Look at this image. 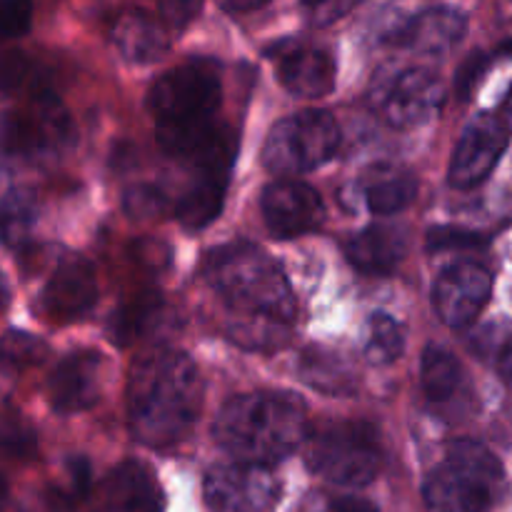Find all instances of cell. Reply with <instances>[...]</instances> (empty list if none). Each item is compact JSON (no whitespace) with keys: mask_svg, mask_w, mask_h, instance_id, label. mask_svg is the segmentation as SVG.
Here are the masks:
<instances>
[{"mask_svg":"<svg viewBox=\"0 0 512 512\" xmlns=\"http://www.w3.org/2000/svg\"><path fill=\"white\" fill-rule=\"evenodd\" d=\"M465 28H468V18L460 10L438 5V8L423 10L408 23L400 25L390 35V43L415 50L420 55H445L460 43Z\"/></svg>","mask_w":512,"mask_h":512,"instance_id":"cell-16","label":"cell"},{"mask_svg":"<svg viewBox=\"0 0 512 512\" xmlns=\"http://www.w3.org/2000/svg\"><path fill=\"white\" fill-rule=\"evenodd\" d=\"M130 430L148 448L180 443L198 423L203 380L193 360L178 350H158L140 360L128 388Z\"/></svg>","mask_w":512,"mask_h":512,"instance_id":"cell-2","label":"cell"},{"mask_svg":"<svg viewBox=\"0 0 512 512\" xmlns=\"http://www.w3.org/2000/svg\"><path fill=\"white\" fill-rule=\"evenodd\" d=\"M213 435L220 448L240 463H275L305 438V410L290 395H238L220 408Z\"/></svg>","mask_w":512,"mask_h":512,"instance_id":"cell-3","label":"cell"},{"mask_svg":"<svg viewBox=\"0 0 512 512\" xmlns=\"http://www.w3.org/2000/svg\"><path fill=\"white\" fill-rule=\"evenodd\" d=\"M503 118H505V125H508V128L512 130V90H510L508 98H505V105H503Z\"/></svg>","mask_w":512,"mask_h":512,"instance_id":"cell-41","label":"cell"},{"mask_svg":"<svg viewBox=\"0 0 512 512\" xmlns=\"http://www.w3.org/2000/svg\"><path fill=\"white\" fill-rule=\"evenodd\" d=\"M8 300H10V288H8V280H5V275L0 273V310H3L5 305H8Z\"/></svg>","mask_w":512,"mask_h":512,"instance_id":"cell-40","label":"cell"},{"mask_svg":"<svg viewBox=\"0 0 512 512\" xmlns=\"http://www.w3.org/2000/svg\"><path fill=\"white\" fill-rule=\"evenodd\" d=\"M363 193L365 203L375 215H395L415 200L418 180L400 165L380 163L363 178Z\"/></svg>","mask_w":512,"mask_h":512,"instance_id":"cell-19","label":"cell"},{"mask_svg":"<svg viewBox=\"0 0 512 512\" xmlns=\"http://www.w3.org/2000/svg\"><path fill=\"white\" fill-rule=\"evenodd\" d=\"M300 378L320 393L348 395L355 390V375L348 363L323 348L305 350L300 358Z\"/></svg>","mask_w":512,"mask_h":512,"instance_id":"cell-24","label":"cell"},{"mask_svg":"<svg viewBox=\"0 0 512 512\" xmlns=\"http://www.w3.org/2000/svg\"><path fill=\"white\" fill-rule=\"evenodd\" d=\"M160 13H163L165 23L173 25V28H183L188 25L195 15L200 13L198 3H188V0H173V3L160 5Z\"/></svg>","mask_w":512,"mask_h":512,"instance_id":"cell-35","label":"cell"},{"mask_svg":"<svg viewBox=\"0 0 512 512\" xmlns=\"http://www.w3.org/2000/svg\"><path fill=\"white\" fill-rule=\"evenodd\" d=\"M503 50H508V53H512V40H510V43L503 45Z\"/></svg>","mask_w":512,"mask_h":512,"instance_id":"cell-43","label":"cell"},{"mask_svg":"<svg viewBox=\"0 0 512 512\" xmlns=\"http://www.w3.org/2000/svg\"><path fill=\"white\" fill-rule=\"evenodd\" d=\"M498 370H500V375L505 378V383H508L512 388V338L503 345V350H500Z\"/></svg>","mask_w":512,"mask_h":512,"instance_id":"cell-38","label":"cell"},{"mask_svg":"<svg viewBox=\"0 0 512 512\" xmlns=\"http://www.w3.org/2000/svg\"><path fill=\"white\" fill-rule=\"evenodd\" d=\"M98 298V283L88 260L68 258L55 268L53 278L38 298V313L50 323H70L88 313Z\"/></svg>","mask_w":512,"mask_h":512,"instance_id":"cell-14","label":"cell"},{"mask_svg":"<svg viewBox=\"0 0 512 512\" xmlns=\"http://www.w3.org/2000/svg\"><path fill=\"white\" fill-rule=\"evenodd\" d=\"M5 495H8V488H5V480L3 475H0V512L5 508Z\"/></svg>","mask_w":512,"mask_h":512,"instance_id":"cell-42","label":"cell"},{"mask_svg":"<svg viewBox=\"0 0 512 512\" xmlns=\"http://www.w3.org/2000/svg\"><path fill=\"white\" fill-rule=\"evenodd\" d=\"M30 20H33V5L18 3V0H0V43L28 33Z\"/></svg>","mask_w":512,"mask_h":512,"instance_id":"cell-30","label":"cell"},{"mask_svg":"<svg viewBox=\"0 0 512 512\" xmlns=\"http://www.w3.org/2000/svg\"><path fill=\"white\" fill-rule=\"evenodd\" d=\"M35 453V433L20 418H0V455L10 460H28Z\"/></svg>","mask_w":512,"mask_h":512,"instance_id":"cell-28","label":"cell"},{"mask_svg":"<svg viewBox=\"0 0 512 512\" xmlns=\"http://www.w3.org/2000/svg\"><path fill=\"white\" fill-rule=\"evenodd\" d=\"M93 512H163V493L145 465L125 460L103 480Z\"/></svg>","mask_w":512,"mask_h":512,"instance_id":"cell-15","label":"cell"},{"mask_svg":"<svg viewBox=\"0 0 512 512\" xmlns=\"http://www.w3.org/2000/svg\"><path fill=\"white\" fill-rule=\"evenodd\" d=\"M308 465L335 485H368L383 465L378 435L365 423L328 425L308 443Z\"/></svg>","mask_w":512,"mask_h":512,"instance_id":"cell-6","label":"cell"},{"mask_svg":"<svg viewBox=\"0 0 512 512\" xmlns=\"http://www.w3.org/2000/svg\"><path fill=\"white\" fill-rule=\"evenodd\" d=\"M28 60L20 53L0 55V93H10L25 78Z\"/></svg>","mask_w":512,"mask_h":512,"instance_id":"cell-34","label":"cell"},{"mask_svg":"<svg viewBox=\"0 0 512 512\" xmlns=\"http://www.w3.org/2000/svg\"><path fill=\"white\" fill-rule=\"evenodd\" d=\"M45 355H48V345L30 333L10 330L0 340V360L13 365V368H28V365L43 363Z\"/></svg>","mask_w":512,"mask_h":512,"instance_id":"cell-27","label":"cell"},{"mask_svg":"<svg viewBox=\"0 0 512 512\" xmlns=\"http://www.w3.org/2000/svg\"><path fill=\"white\" fill-rule=\"evenodd\" d=\"M228 175L230 173H200L193 188L178 203V220L185 228L200 230L218 218V213L223 210Z\"/></svg>","mask_w":512,"mask_h":512,"instance_id":"cell-23","label":"cell"},{"mask_svg":"<svg viewBox=\"0 0 512 512\" xmlns=\"http://www.w3.org/2000/svg\"><path fill=\"white\" fill-rule=\"evenodd\" d=\"M173 325V310L158 295H143L120 308L110 320V335L115 343L128 345L135 340L153 338Z\"/></svg>","mask_w":512,"mask_h":512,"instance_id":"cell-20","label":"cell"},{"mask_svg":"<svg viewBox=\"0 0 512 512\" xmlns=\"http://www.w3.org/2000/svg\"><path fill=\"white\" fill-rule=\"evenodd\" d=\"M405 348V328L400 320H395L388 313H375L370 318L368 330V345H365V355L370 363L390 365L400 358Z\"/></svg>","mask_w":512,"mask_h":512,"instance_id":"cell-26","label":"cell"},{"mask_svg":"<svg viewBox=\"0 0 512 512\" xmlns=\"http://www.w3.org/2000/svg\"><path fill=\"white\" fill-rule=\"evenodd\" d=\"M205 278L230 313V338L250 350L288 343L295 295L283 268L263 248L245 240L220 245L205 258Z\"/></svg>","mask_w":512,"mask_h":512,"instance_id":"cell-1","label":"cell"},{"mask_svg":"<svg viewBox=\"0 0 512 512\" xmlns=\"http://www.w3.org/2000/svg\"><path fill=\"white\" fill-rule=\"evenodd\" d=\"M420 380H423V390L430 403L438 405H448L463 398L465 385H468L465 383L468 375H465L460 360L440 345H430L423 353Z\"/></svg>","mask_w":512,"mask_h":512,"instance_id":"cell-22","label":"cell"},{"mask_svg":"<svg viewBox=\"0 0 512 512\" xmlns=\"http://www.w3.org/2000/svg\"><path fill=\"white\" fill-rule=\"evenodd\" d=\"M263 218L275 238H298L323 225L325 205L310 185L280 180L265 188Z\"/></svg>","mask_w":512,"mask_h":512,"instance_id":"cell-11","label":"cell"},{"mask_svg":"<svg viewBox=\"0 0 512 512\" xmlns=\"http://www.w3.org/2000/svg\"><path fill=\"white\" fill-rule=\"evenodd\" d=\"M265 3H258V0H250V3H225L223 10H228V13H248V10H258L263 8Z\"/></svg>","mask_w":512,"mask_h":512,"instance_id":"cell-39","label":"cell"},{"mask_svg":"<svg viewBox=\"0 0 512 512\" xmlns=\"http://www.w3.org/2000/svg\"><path fill=\"white\" fill-rule=\"evenodd\" d=\"M373 103L383 120L393 128H415L440 113L445 103V85L433 70L403 68L378 78Z\"/></svg>","mask_w":512,"mask_h":512,"instance_id":"cell-8","label":"cell"},{"mask_svg":"<svg viewBox=\"0 0 512 512\" xmlns=\"http://www.w3.org/2000/svg\"><path fill=\"white\" fill-rule=\"evenodd\" d=\"M73 503L75 500L70 498L65 490L60 488H48L40 490L38 495L28 500L23 512H73Z\"/></svg>","mask_w":512,"mask_h":512,"instance_id":"cell-33","label":"cell"},{"mask_svg":"<svg viewBox=\"0 0 512 512\" xmlns=\"http://www.w3.org/2000/svg\"><path fill=\"white\" fill-rule=\"evenodd\" d=\"M503 495V465L475 440H455L425 483V503L433 512H490Z\"/></svg>","mask_w":512,"mask_h":512,"instance_id":"cell-4","label":"cell"},{"mask_svg":"<svg viewBox=\"0 0 512 512\" xmlns=\"http://www.w3.org/2000/svg\"><path fill=\"white\" fill-rule=\"evenodd\" d=\"M335 60L323 48H293L280 58V83L298 98H323L335 88Z\"/></svg>","mask_w":512,"mask_h":512,"instance_id":"cell-17","label":"cell"},{"mask_svg":"<svg viewBox=\"0 0 512 512\" xmlns=\"http://www.w3.org/2000/svg\"><path fill=\"white\" fill-rule=\"evenodd\" d=\"M335 512H378V508L363 498H343L335 503Z\"/></svg>","mask_w":512,"mask_h":512,"instance_id":"cell-37","label":"cell"},{"mask_svg":"<svg viewBox=\"0 0 512 512\" xmlns=\"http://www.w3.org/2000/svg\"><path fill=\"white\" fill-rule=\"evenodd\" d=\"M105 378V358L95 350H78L65 355L48 383L50 405L58 413L73 415L93 408L100 400Z\"/></svg>","mask_w":512,"mask_h":512,"instance_id":"cell-13","label":"cell"},{"mask_svg":"<svg viewBox=\"0 0 512 512\" xmlns=\"http://www.w3.org/2000/svg\"><path fill=\"white\" fill-rule=\"evenodd\" d=\"M35 220H38V200L33 190L13 188L0 200V243L18 248L30 238Z\"/></svg>","mask_w":512,"mask_h":512,"instance_id":"cell-25","label":"cell"},{"mask_svg":"<svg viewBox=\"0 0 512 512\" xmlns=\"http://www.w3.org/2000/svg\"><path fill=\"white\" fill-rule=\"evenodd\" d=\"M505 145H508V135H505L503 123L493 115H478L460 135L453 163H450V183L460 190L483 183L490 170L498 165Z\"/></svg>","mask_w":512,"mask_h":512,"instance_id":"cell-12","label":"cell"},{"mask_svg":"<svg viewBox=\"0 0 512 512\" xmlns=\"http://www.w3.org/2000/svg\"><path fill=\"white\" fill-rule=\"evenodd\" d=\"M408 235L395 225H370L345 243L348 260L368 275H385L405 258Z\"/></svg>","mask_w":512,"mask_h":512,"instance_id":"cell-18","label":"cell"},{"mask_svg":"<svg viewBox=\"0 0 512 512\" xmlns=\"http://www.w3.org/2000/svg\"><path fill=\"white\" fill-rule=\"evenodd\" d=\"M305 10L310 13L313 23L330 25L338 18H343L345 13H350V10H353V3H318V5H305Z\"/></svg>","mask_w":512,"mask_h":512,"instance_id":"cell-36","label":"cell"},{"mask_svg":"<svg viewBox=\"0 0 512 512\" xmlns=\"http://www.w3.org/2000/svg\"><path fill=\"white\" fill-rule=\"evenodd\" d=\"M493 278L478 263H455L435 280L433 303L440 320L450 328H465L485 308Z\"/></svg>","mask_w":512,"mask_h":512,"instance_id":"cell-10","label":"cell"},{"mask_svg":"<svg viewBox=\"0 0 512 512\" xmlns=\"http://www.w3.org/2000/svg\"><path fill=\"white\" fill-rule=\"evenodd\" d=\"M485 68H488V58L483 53H473L463 65H460L458 75H455V93L460 100L470 98V93L475 90L478 80L483 78Z\"/></svg>","mask_w":512,"mask_h":512,"instance_id":"cell-32","label":"cell"},{"mask_svg":"<svg viewBox=\"0 0 512 512\" xmlns=\"http://www.w3.org/2000/svg\"><path fill=\"white\" fill-rule=\"evenodd\" d=\"M168 208V195L158 185H135L125 193V210L130 218H158Z\"/></svg>","mask_w":512,"mask_h":512,"instance_id":"cell-29","label":"cell"},{"mask_svg":"<svg viewBox=\"0 0 512 512\" xmlns=\"http://www.w3.org/2000/svg\"><path fill=\"white\" fill-rule=\"evenodd\" d=\"M113 38L120 53L133 63H150L168 53V35H165L163 25L143 10H130V13L120 15Z\"/></svg>","mask_w":512,"mask_h":512,"instance_id":"cell-21","label":"cell"},{"mask_svg":"<svg viewBox=\"0 0 512 512\" xmlns=\"http://www.w3.org/2000/svg\"><path fill=\"white\" fill-rule=\"evenodd\" d=\"M278 500V483L265 465H218L205 478V503L213 512H268Z\"/></svg>","mask_w":512,"mask_h":512,"instance_id":"cell-9","label":"cell"},{"mask_svg":"<svg viewBox=\"0 0 512 512\" xmlns=\"http://www.w3.org/2000/svg\"><path fill=\"white\" fill-rule=\"evenodd\" d=\"M148 105L158 125H180L215 118L220 105V75L213 60H190L153 83Z\"/></svg>","mask_w":512,"mask_h":512,"instance_id":"cell-7","label":"cell"},{"mask_svg":"<svg viewBox=\"0 0 512 512\" xmlns=\"http://www.w3.org/2000/svg\"><path fill=\"white\" fill-rule=\"evenodd\" d=\"M340 128L325 110H300L270 130L263 148V163L275 175H300L320 168L335 155Z\"/></svg>","mask_w":512,"mask_h":512,"instance_id":"cell-5","label":"cell"},{"mask_svg":"<svg viewBox=\"0 0 512 512\" xmlns=\"http://www.w3.org/2000/svg\"><path fill=\"white\" fill-rule=\"evenodd\" d=\"M483 235L470 233V230L460 228H435L430 230L428 245L430 250H453V248H475L483 245Z\"/></svg>","mask_w":512,"mask_h":512,"instance_id":"cell-31","label":"cell"}]
</instances>
